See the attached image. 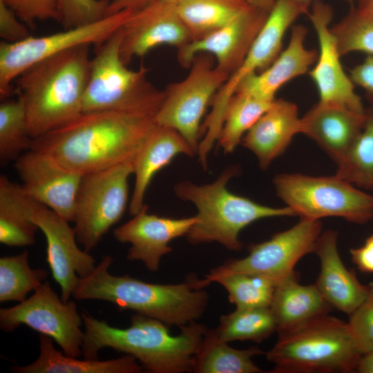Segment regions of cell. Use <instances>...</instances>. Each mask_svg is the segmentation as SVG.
<instances>
[{
	"mask_svg": "<svg viewBox=\"0 0 373 373\" xmlns=\"http://www.w3.org/2000/svg\"><path fill=\"white\" fill-rule=\"evenodd\" d=\"M157 126L148 116L114 111L82 113L68 124L34 139L31 149L85 174L133 163Z\"/></svg>",
	"mask_w": 373,
	"mask_h": 373,
	"instance_id": "6da1fadb",
	"label": "cell"
},
{
	"mask_svg": "<svg viewBox=\"0 0 373 373\" xmlns=\"http://www.w3.org/2000/svg\"><path fill=\"white\" fill-rule=\"evenodd\" d=\"M81 314L84 358L98 359L99 351L110 347L133 356L151 373L193 372L195 354L208 328L193 321L180 327L178 335L172 336L163 322L137 313L124 329L113 327L85 310Z\"/></svg>",
	"mask_w": 373,
	"mask_h": 373,
	"instance_id": "7a4b0ae2",
	"label": "cell"
},
{
	"mask_svg": "<svg viewBox=\"0 0 373 373\" xmlns=\"http://www.w3.org/2000/svg\"><path fill=\"white\" fill-rule=\"evenodd\" d=\"M89 44L77 46L37 61L15 79L27 129L34 140L82 113L91 70Z\"/></svg>",
	"mask_w": 373,
	"mask_h": 373,
	"instance_id": "3957f363",
	"label": "cell"
},
{
	"mask_svg": "<svg viewBox=\"0 0 373 373\" xmlns=\"http://www.w3.org/2000/svg\"><path fill=\"white\" fill-rule=\"evenodd\" d=\"M113 262L111 256H106L90 274L79 278L73 296L108 301L179 327L197 321L206 310L209 294L198 286L197 277L178 284L149 283L127 274L112 275Z\"/></svg>",
	"mask_w": 373,
	"mask_h": 373,
	"instance_id": "277c9868",
	"label": "cell"
},
{
	"mask_svg": "<svg viewBox=\"0 0 373 373\" xmlns=\"http://www.w3.org/2000/svg\"><path fill=\"white\" fill-rule=\"evenodd\" d=\"M238 171L237 166H229L212 183L199 185L182 181L174 186L180 199L192 202L197 208V221L186 235L190 244L216 242L229 250L238 251L243 247L240 232L252 222L296 216L287 206L271 207L230 192L227 184Z\"/></svg>",
	"mask_w": 373,
	"mask_h": 373,
	"instance_id": "5b68a950",
	"label": "cell"
},
{
	"mask_svg": "<svg viewBox=\"0 0 373 373\" xmlns=\"http://www.w3.org/2000/svg\"><path fill=\"white\" fill-rule=\"evenodd\" d=\"M266 355L273 373H350L362 353L347 323L326 314L279 332Z\"/></svg>",
	"mask_w": 373,
	"mask_h": 373,
	"instance_id": "8992f818",
	"label": "cell"
},
{
	"mask_svg": "<svg viewBox=\"0 0 373 373\" xmlns=\"http://www.w3.org/2000/svg\"><path fill=\"white\" fill-rule=\"evenodd\" d=\"M122 28L95 46L89 81L82 101V113L114 111L155 118L164 99V90L147 79L148 69H128L122 61Z\"/></svg>",
	"mask_w": 373,
	"mask_h": 373,
	"instance_id": "52a82bcc",
	"label": "cell"
},
{
	"mask_svg": "<svg viewBox=\"0 0 373 373\" xmlns=\"http://www.w3.org/2000/svg\"><path fill=\"white\" fill-rule=\"evenodd\" d=\"M273 183L277 195L300 218L338 217L358 224L373 220V195L336 174L280 173Z\"/></svg>",
	"mask_w": 373,
	"mask_h": 373,
	"instance_id": "ba28073f",
	"label": "cell"
},
{
	"mask_svg": "<svg viewBox=\"0 0 373 373\" xmlns=\"http://www.w3.org/2000/svg\"><path fill=\"white\" fill-rule=\"evenodd\" d=\"M132 162L82 175L75 202L73 222L77 242L88 252L122 217L128 200Z\"/></svg>",
	"mask_w": 373,
	"mask_h": 373,
	"instance_id": "9c48e42d",
	"label": "cell"
},
{
	"mask_svg": "<svg viewBox=\"0 0 373 373\" xmlns=\"http://www.w3.org/2000/svg\"><path fill=\"white\" fill-rule=\"evenodd\" d=\"M322 233L321 220L300 218L291 228L274 234L266 241L248 245L249 254L231 259L213 269L198 285L204 288L223 276L233 273L260 275L277 284L296 272V263L305 255L314 253Z\"/></svg>",
	"mask_w": 373,
	"mask_h": 373,
	"instance_id": "30bf717a",
	"label": "cell"
},
{
	"mask_svg": "<svg viewBox=\"0 0 373 373\" xmlns=\"http://www.w3.org/2000/svg\"><path fill=\"white\" fill-rule=\"evenodd\" d=\"M187 76L164 90V99L154 119L178 131L198 154L201 120L207 107L229 75L213 65L211 54H198Z\"/></svg>",
	"mask_w": 373,
	"mask_h": 373,
	"instance_id": "8fae6325",
	"label": "cell"
},
{
	"mask_svg": "<svg viewBox=\"0 0 373 373\" xmlns=\"http://www.w3.org/2000/svg\"><path fill=\"white\" fill-rule=\"evenodd\" d=\"M135 10L126 9L101 20L62 32L32 37L17 42L0 43V97L9 98L12 81L30 66L69 48L93 44L97 46L108 39L131 17Z\"/></svg>",
	"mask_w": 373,
	"mask_h": 373,
	"instance_id": "7c38bea8",
	"label": "cell"
},
{
	"mask_svg": "<svg viewBox=\"0 0 373 373\" xmlns=\"http://www.w3.org/2000/svg\"><path fill=\"white\" fill-rule=\"evenodd\" d=\"M82 314L73 300L64 303L52 289L49 281L19 305L0 309V327L10 332L21 325L48 336L64 354L77 358L82 354L84 332Z\"/></svg>",
	"mask_w": 373,
	"mask_h": 373,
	"instance_id": "4fadbf2b",
	"label": "cell"
},
{
	"mask_svg": "<svg viewBox=\"0 0 373 373\" xmlns=\"http://www.w3.org/2000/svg\"><path fill=\"white\" fill-rule=\"evenodd\" d=\"M307 15L315 29L319 44L318 57L308 74L316 84L319 102L365 113L361 98L354 90V84L345 73L336 39L329 24L333 18L332 8L316 0Z\"/></svg>",
	"mask_w": 373,
	"mask_h": 373,
	"instance_id": "5bb4252c",
	"label": "cell"
},
{
	"mask_svg": "<svg viewBox=\"0 0 373 373\" xmlns=\"http://www.w3.org/2000/svg\"><path fill=\"white\" fill-rule=\"evenodd\" d=\"M32 221L45 236L46 261L61 287V298L67 303L79 278L88 276L95 269V260L78 247L75 228L51 209L37 202Z\"/></svg>",
	"mask_w": 373,
	"mask_h": 373,
	"instance_id": "9a60e30c",
	"label": "cell"
},
{
	"mask_svg": "<svg viewBox=\"0 0 373 373\" xmlns=\"http://www.w3.org/2000/svg\"><path fill=\"white\" fill-rule=\"evenodd\" d=\"M24 191L68 222H73L75 202L84 174L69 170L45 153L30 149L15 161Z\"/></svg>",
	"mask_w": 373,
	"mask_h": 373,
	"instance_id": "2e32d148",
	"label": "cell"
},
{
	"mask_svg": "<svg viewBox=\"0 0 373 373\" xmlns=\"http://www.w3.org/2000/svg\"><path fill=\"white\" fill-rule=\"evenodd\" d=\"M270 11L249 4L226 26L178 49V63L189 68L198 54L209 53L216 57V66L230 76L246 59Z\"/></svg>",
	"mask_w": 373,
	"mask_h": 373,
	"instance_id": "e0dca14e",
	"label": "cell"
},
{
	"mask_svg": "<svg viewBox=\"0 0 373 373\" xmlns=\"http://www.w3.org/2000/svg\"><path fill=\"white\" fill-rule=\"evenodd\" d=\"M122 32L119 55L126 65L157 46L168 44L180 49L192 41L175 4L159 0L134 11Z\"/></svg>",
	"mask_w": 373,
	"mask_h": 373,
	"instance_id": "ac0fdd59",
	"label": "cell"
},
{
	"mask_svg": "<svg viewBox=\"0 0 373 373\" xmlns=\"http://www.w3.org/2000/svg\"><path fill=\"white\" fill-rule=\"evenodd\" d=\"M195 216L171 218L149 213L144 204L133 218L113 230L115 238L121 243H130L126 258L142 261L152 272L159 269L162 256L172 251L169 242L186 236L196 222Z\"/></svg>",
	"mask_w": 373,
	"mask_h": 373,
	"instance_id": "d6986e66",
	"label": "cell"
},
{
	"mask_svg": "<svg viewBox=\"0 0 373 373\" xmlns=\"http://www.w3.org/2000/svg\"><path fill=\"white\" fill-rule=\"evenodd\" d=\"M337 240L338 233L333 229L319 236L314 253L319 258L321 270L315 285L333 308L349 316L365 300L369 287L359 281L354 270L345 267Z\"/></svg>",
	"mask_w": 373,
	"mask_h": 373,
	"instance_id": "ffe728a7",
	"label": "cell"
},
{
	"mask_svg": "<svg viewBox=\"0 0 373 373\" xmlns=\"http://www.w3.org/2000/svg\"><path fill=\"white\" fill-rule=\"evenodd\" d=\"M307 34L305 26H294L286 49L267 69L245 77L238 84L235 93L274 102L281 86L291 79L308 73L309 67L318 59V52L316 49H308L305 46Z\"/></svg>",
	"mask_w": 373,
	"mask_h": 373,
	"instance_id": "44dd1931",
	"label": "cell"
},
{
	"mask_svg": "<svg viewBox=\"0 0 373 373\" xmlns=\"http://www.w3.org/2000/svg\"><path fill=\"white\" fill-rule=\"evenodd\" d=\"M300 129L296 104L284 99H275L245 133L241 144L255 155L259 166L265 171L285 153Z\"/></svg>",
	"mask_w": 373,
	"mask_h": 373,
	"instance_id": "7402d4cb",
	"label": "cell"
},
{
	"mask_svg": "<svg viewBox=\"0 0 373 373\" xmlns=\"http://www.w3.org/2000/svg\"><path fill=\"white\" fill-rule=\"evenodd\" d=\"M365 111L318 103L301 117L300 133L314 140L337 164L358 136Z\"/></svg>",
	"mask_w": 373,
	"mask_h": 373,
	"instance_id": "603a6c76",
	"label": "cell"
},
{
	"mask_svg": "<svg viewBox=\"0 0 373 373\" xmlns=\"http://www.w3.org/2000/svg\"><path fill=\"white\" fill-rule=\"evenodd\" d=\"M197 154L175 129L158 125L133 162L135 184L129 213L135 216L144 205V198L153 176L178 155Z\"/></svg>",
	"mask_w": 373,
	"mask_h": 373,
	"instance_id": "cb8c5ba5",
	"label": "cell"
},
{
	"mask_svg": "<svg viewBox=\"0 0 373 373\" xmlns=\"http://www.w3.org/2000/svg\"><path fill=\"white\" fill-rule=\"evenodd\" d=\"M310 3L298 0H275L269 15L246 59L240 67L243 75L260 73L279 56L285 32L301 15L308 14Z\"/></svg>",
	"mask_w": 373,
	"mask_h": 373,
	"instance_id": "d4e9b609",
	"label": "cell"
},
{
	"mask_svg": "<svg viewBox=\"0 0 373 373\" xmlns=\"http://www.w3.org/2000/svg\"><path fill=\"white\" fill-rule=\"evenodd\" d=\"M298 277L296 273L276 287L269 307L275 317L278 332L329 314L333 309L315 284L300 285Z\"/></svg>",
	"mask_w": 373,
	"mask_h": 373,
	"instance_id": "484cf974",
	"label": "cell"
},
{
	"mask_svg": "<svg viewBox=\"0 0 373 373\" xmlns=\"http://www.w3.org/2000/svg\"><path fill=\"white\" fill-rule=\"evenodd\" d=\"M143 367L133 356L100 361L77 359L57 350L52 339L46 335L39 336V355L30 364L14 367L17 373H140Z\"/></svg>",
	"mask_w": 373,
	"mask_h": 373,
	"instance_id": "4316f807",
	"label": "cell"
},
{
	"mask_svg": "<svg viewBox=\"0 0 373 373\" xmlns=\"http://www.w3.org/2000/svg\"><path fill=\"white\" fill-rule=\"evenodd\" d=\"M37 202L21 184L0 176V242L9 247H25L35 242L39 229L32 221Z\"/></svg>",
	"mask_w": 373,
	"mask_h": 373,
	"instance_id": "83f0119b",
	"label": "cell"
},
{
	"mask_svg": "<svg viewBox=\"0 0 373 373\" xmlns=\"http://www.w3.org/2000/svg\"><path fill=\"white\" fill-rule=\"evenodd\" d=\"M264 352L258 347L238 350L218 336L215 329L207 328L195 354V373H260L252 358Z\"/></svg>",
	"mask_w": 373,
	"mask_h": 373,
	"instance_id": "f1b7e54d",
	"label": "cell"
},
{
	"mask_svg": "<svg viewBox=\"0 0 373 373\" xmlns=\"http://www.w3.org/2000/svg\"><path fill=\"white\" fill-rule=\"evenodd\" d=\"M249 5L247 0H180L175 6L193 41L226 26Z\"/></svg>",
	"mask_w": 373,
	"mask_h": 373,
	"instance_id": "f546056e",
	"label": "cell"
},
{
	"mask_svg": "<svg viewBox=\"0 0 373 373\" xmlns=\"http://www.w3.org/2000/svg\"><path fill=\"white\" fill-rule=\"evenodd\" d=\"M336 166V175L373 192V106L365 108L361 132Z\"/></svg>",
	"mask_w": 373,
	"mask_h": 373,
	"instance_id": "4dcf8cb0",
	"label": "cell"
},
{
	"mask_svg": "<svg viewBox=\"0 0 373 373\" xmlns=\"http://www.w3.org/2000/svg\"><path fill=\"white\" fill-rule=\"evenodd\" d=\"M277 323L270 307L236 309L220 316L215 331L222 341H252L260 343L277 332Z\"/></svg>",
	"mask_w": 373,
	"mask_h": 373,
	"instance_id": "1f68e13d",
	"label": "cell"
},
{
	"mask_svg": "<svg viewBox=\"0 0 373 373\" xmlns=\"http://www.w3.org/2000/svg\"><path fill=\"white\" fill-rule=\"evenodd\" d=\"M274 102L263 101L236 93L227 106L223 125L218 139L224 153H231L241 144L245 133Z\"/></svg>",
	"mask_w": 373,
	"mask_h": 373,
	"instance_id": "d6a6232c",
	"label": "cell"
},
{
	"mask_svg": "<svg viewBox=\"0 0 373 373\" xmlns=\"http://www.w3.org/2000/svg\"><path fill=\"white\" fill-rule=\"evenodd\" d=\"M48 276L45 269H32L28 264L27 250L0 258V302L19 303L26 300L27 294L38 289Z\"/></svg>",
	"mask_w": 373,
	"mask_h": 373,
	"instance_id": "836d02e7",
	"label": "cell"
},
{
	"mask_svg": "<svg viewBox=\"0 0 373 373\" xmlns=\"http://www.w3.org/2000/svg\"><path fill=\"white\" fill-rule=\"evenodd\" d=\"M33 139L26 124L23 104L18 97L5 99L0 104V162L15 161L32 149Z\"/></svg>",
	"mask_w": 373,
	"mask_h": 373,
	"instance_id": "e575fe53",
	"label": "cell"
},
{
	"mask_svg": "<svg viewBox=\"0 0 373 373\" xmlns=\"http://www.w3.org/2000/svg\"><path fill=\"white\" fill-rule=\"evenodd\" d=\"M227 291L236 309L269 307L277 283L265 276L233 273L215 280Z\"/></svg>",
	"mask_w": 373,
	"mask_h": 373,
	"instance_id": "d590c367",
	"label": "cell"
},
{
	"mask_svg": "<svg viewBox=\"0 0 373 373\" xmlns=\"http://www.w3.org/2000/svg\"><path fill=\"white\" fill-rule=\"evenodd\" d=\"M333 33L341 56L352 52L373 55V17L364 15L356 8L334 24Z\"/></svg>",
	"mask_w": 373,
	"mask_h": 373,
	"instance_id": "8d00e7d4",
	"label": "cell"
},
{
	"mask_svg": "<svg viewBox=\"0 0 373 373\" xmlns=\"http://www.w3.org/2000/svg\"><path fill=\"white\" fill-rule=\"evenodd\" d=\"M109 0H57L59 22L65 30L92 23L106 17Z\"/></svg>",
	"mask_w": 373,
	"mask_h": 373,
	"instance_id": "74e56055",
	"label": "cell"
},
{
	"mask_svg": "<svg viewBox=\"0 0 373 373\" xmlns=\"http://www.w3.org/2000/svg\"><path fill=\"white\" fill-rule=\"evenodd\" d=\"M362 303L349 315L347 325L361 352L373 351V282Z\"/></svg>",
	"mask_w": 373,
	"mask_h": 373,
	"instance_id": "f35d334b",
	"label": "cell"
},
{
	"mask_svg": "<svg viewBox=\"0 0 373 373\" xmlns=\"http://www.w3.org/2000/svg\"><path fill=\"white\" fill-rule=\"evenodd\" d=\"M12 10L30 28L37 21L54 19L59 21L57 0H0Z\"/></svg>",
	"mask_w": 373,
	"mask_h": 373,
	"instance_id": "ab89813d",
	"label": "cell"
},
{
	"mask_svg": "<svg viewBox=\"0 0 373 373\" xmlns=\"http://www.w3.org/2000/svg\"><path fill=\"white\" fill-rule=\"evenodd\" d=\"M29 27L15 12L0 1V37L8 43H17L30 37Z\"/></svg>",
	"mask_w": 373,
	"mask_h": 373,
	"instance_id": "60d3db41",
	"label": "cell"
},
{
	"mask_svg": "<svg viewBox=\"0 0 373 373\" xmlns=\"http://www.w3.org/2000/svg\"><path fill=\"white\" fill-rule=\"evenodd\" d=\"M350 77L354 84L361 87L367 100L373 106V55H367L365 60L350 70Z\"/></svg>",
	"mask_w": 373,
	"mask_h": 373,
	"instance_id": "b9f144b4",
	"label": "cell"
},
{
	"mask_svg": "<svg viewBox=\"0 0 373 373\" xmlns=\"http://www.w3.org/2000/svg\"><path fill=\"white\" fill-rule=\"evenodd\" d=\"M351 259L360 271L373 274V233L369 236L364 244L350 249Z\"/></svg>",
	"mask_w": 373,
	"mask_h": 373,
	"instance_id": "7bdbcfd3",
	"label": "cell"
},
{
	"mask_svg": "<svg viewBox=\"0 0 373 373\" xmlns=\"http://www.w3.org/2000/svg\"><path fill=\"white\" fill-rule=\"evenodd\" d=\"M153 1L155 0H113L107 8L106 17L126 9L137 10Z\"/></svg>",
	"mask_w": 373,
	"mask_h": 373,
	"instance_id": "ee69618b",
	"label": "cell"
},
{
	"mask_svg": "<svg viewBox=\"0 0 373 373\" xmlns=\"http://www.w3.org/2000/svg\"><path fill=\"white\" fill-rule=\"evenodd\" d=\"M355 372L373 373V351L364 353L361 356Z\"/></svg>",
	"mask_w": 373,
	"mask_h": 373,
	"instance_id": "f6af8a7d",
	"label": "cell"
},
{
	"mask_svg": "<svg viewBox=\"0 0 373 373\" xmlns=\"http://www.w3.org/2000/svg\"><path fill=\"white\" fill-rule=\"evenodd\" d=\"M356 8L361 13L373 17V0H354Z\"/></svg>",
	"mask_w": 373,
	"mask_h": 373,
	"instance_id": "bcb514c9",
	"label": "cell"
},
{
	"mask_svg": "<svg viewBox=\"0 0 373 373\" xmlns=\"http://www.w3.org/2000/svg\"><path fill=\"white\" fill-rule=\"evenodd\" d=\"M247 2L253 6L271 10L275 0H247Z\"/></svg>",
	"mask_w": 373,
	"mask_h": 373,
	"instance_id": "7dc6e473",
	"label": "cell"
},
{
	"mask_svg": "<svg viewBox=\"0 0 373 373\" xmlns=\"http://www.w3.org/2000/svg\"><path fill=\"white\" fill-rule=\"evenodd\" d=\"M160 1L171 3V4H176L180 0H159Z\"/></svg>",
	"mask_w": 373,
	"mask_h": 373,
	"instance_id": "c3c4849f",
	"label": "cell"
},
{
	"mask_svg": "<svg viewBox=\"0 0 373 373\" xmlns=\"http://www.w3.org/2000/svg\"><path fill=\"white\" fill-rule=\"evenodd\" d=\"M298 1L311 4V2L312 0H298ZM345 1H348L350 3H352L354 2V0H345Z\"/></svg>",
	"mask_w": 373,
	"mask_h": 373,
	"instance_id": "681fc988",
	"label": "cell"
},
{
	"mask_svg": "<svg viewBox=\"0 0 373 373\" xmlns=\"http://www.w3.org/2000/svg\"></svg>",
	"mask_w": 373,
	"mask_h": 373,
	"instance_id": "f907efd6",
	"label": "cell"
}]
</instances>
